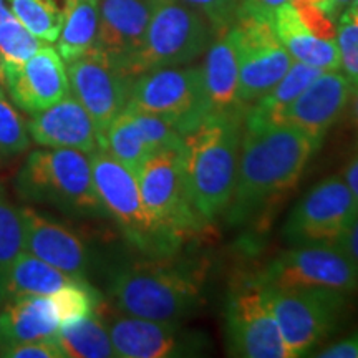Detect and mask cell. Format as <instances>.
<instances>
[{"mask_svg": "<svg viewBox=\"0 0 358 358\" xmlns=\"http://www.w3.org/2000/svg\"><path fill=\"white\" fill-rule=\"evenodd\" d=\"M320 146L301 129L245 118L236 186L226 217L244 224L287 194Z\"/></svg>", "mask_w": 358, "mask_h": 358, "instance_id": "cell-1", "label": "cell"}, {"mask_svg": "<svg viewBox=\"0 0 358 358\" xmlns=\"http://www.w3.org/2000/svg\"><path fill=\"white\" fill-rule=\"evenodd\" d=\"M245 111L208 113L182 133L181 161L196 213L211 222L226 213L236 186Z\"/></svg>", "mask_w": 358, "mask_h": 358, "instance_id": "cell-2", "label": "cell"}, {"mask_svg": "<svg viewBox=\"0 0 358 358\" xmlns=\"http://www.w3.org/2000/svg\"><path fill=\"white\" fill-rule=\"evenodd\" d=\"M171 257L148 256L120 267L110 280L113 306L127 315L174 324L196 313L203 303L201 277Z\"/></svg>", "mask_w": 358, "mask_h": 358, "instance_id": "cell-3", "label": "cell"}, {"mask_svg": "<svg viewBox=\"0 0 358 358\" xmlns=\"http://www.w3.org/2000/svg\"><path fill=\"white\" fill-rule=\"evenodd\" d=\"M15 186L22 199L53 206L70 216H108L96 192L90 156L82 151L34 150L17 174Z\"/></svg>", "mask_w": 358, "mask_h": 358, "instance_id": "cell-4", "label": "cell"}, {"mask_svg": "<svg viewBox=\"0 0 358 358\" xmlns=\"http://www.w3.org/2000/svg\"><path fill=\"white\" fill-rule=\"evenodd\" d=\"M88 156L103 208L115 219L124 237L150 257L173 256L182 241L169 234L148 213L136 174L100 148Z\"/></svg>", "mask_w": 358, "mask_h": 358, "instance_id": "cell-5", "label": "cell"}, {"mask_svg": "<svg viewBox=\"0 0 358 358\" xmlns=\"http://www.w3.org/2000/svg\"><path fill=\"white\" fill-rule=\"evenodd\" d=\"M261 292L290 358L308 355L324 342L337 329L348 307V294L332 289L261 287Z\"/></svg>", "mask_w": 358, "mask_h": 358, "instance_id": "cell-6", "label": "cell"}, {"mask_svg": "<svg viewBox=\"0 0 358 358\" xmlns=\"http://www.w3.org/2000/svg\"><path fill=\"white\" fill-rule=\"evenodd\" d=\"M213 25L203 13L179 0H159L140 52L128 66L129 77L164 66H181L208 50Z\"/></svg>", "mask_w": 358, "mask_h": 358, "instance_id": "cell-7", "label": "cell"}, {"mask_svg": "<svg viewBox=\"0 0 358 358\" xmlns=\"http://www.w3.org/2000/svg\"><path fill=\"white\" fill-rule=\"evenodd\" d=\"M128 110L156 115L185 133L209 113L203 70L199 66H164L133 78Z\"/></svg>", "mask_w": 358, "mask_h": 358, "instance_id": "cell-8", "label": "cell"}, {"mask_svg": "<svg viewBox=\"0 0 358 358\" xmlns=\"http://www.w3.org/2000/svg\"><path fill=\"white\" fill-rule=\"evenodd\" d=\"M134 174L148 213L169 234L185 241L187 236L203 231L206 222L196 213L187 192L181 148L156 151L143 161Z\"/></svg>", "mask_w": 358, "mask_h": 358, "instance_id": "cell-9", "label": "cell"}, {"mask_svg": "<svg viewBox=\"0 0 358 358\" xmlns=\"http://www.w3.org/2000/svg\"><path fill=\"white\" fill-rule=\"evenodd\" d=\"M229 35L239 70L237 98L248 110L280 82L294 64V58L267 20L237 15L229 27Z\"/></svg>", "mask_w": 358, "mask_h": 358, "instance_id": "cell-10", "label": "cell"}, {"mask_svg": "<svg viewBox=\"0 0 358 358\" xmlns=\"http://www.w3.org/2000/svg\"><path fill=\"white\" fill-rule=\"evenodd\" d=\"M257 285L275 289H358V267L337 244H308L282 252L259 275Z\"/></svg>", "mask_w": 358, "mask_h": 358, "instance_id": "cell-11", "label": "cell"}, {"mask_svg": "<svg viewBox=\"0 0 358 358\" xmlns=\"http://www.w3.org/2000/svg\"><path fill=\"white\" fill-rule=\"evenodd\" d=\"M357 219V194L343 176H329L295 204L285 221L284 237L294 245L332 244Z\"/></svg>", "mask_w": 358, "mask_h": 358, "instance_id": "cell-12", "label": "cell"}, {"mask_svg": "<svg viewBox=\"0 0 358 358\" xmlns=\"http://www.w3.org/2000/svg\"><path fill=\"white\" fill-rule=\"evenodd\" d=\"M70 93L92 116L100 134L127 108L133 77L116 66L105 53L92 48L66 64ZM100 145V143H98Z\"/></svg>", "mask_w": 358, "mask_h": 358, "instance_id": "cell-13", "label": "cell"}, {"mask_svg": "<svg viewBox=\"0 0 358 358\" xmlns=\"http://www.w3.org/2000/svg\"><path fill=\"white\" fill-rule=\"evenodd\" d=\"M227 352L243 358H290L259 285H248L226 307Z\"/></svg>", "mask_w": 358, "mask_h": 358, "instance_id": "cell-14", "label": "cell"}, {"mask_svg": "<svg viewBox=\"0 0 358 358\" xmlns=\"http://www.w3.org/2000/svg\"><path fill=\"white\" fill-rule=\"evenodd\" d=\"M116 357L173 358L196 357L204 350L201 334L182 330L174 322H156L122 313L105 322Z\"/></svg>", "mask_w": 358, "mask_h": 358, "instance_id": "cell-15", "label": "cell"}, {"mask_svg": "<svg viewBox=\"0 0 358 358\" xmlns=\"http://www.w3.org/2000/svg\"><path fill=\"white\" fill-rule=\"evenodd\" d=\"M0 80L13 105L30 115L50 108L70 93L64 60L48 45L24 64L0 66Z\"/></svg>", "mask_w": 358, "mask_h": 358, "instance_id": "cell-16", "label": "cell"}, {"mask_svg": "<svg viewBox=\"0 0 358 358\" xmlns=\"http://www.w3.org/2000/svg\"><path fill=\"white\" fill-rule=\"evenodd\" d=\"M353 87L340 70L322 71L282 113L275 123L297 128L322 146L330 128L345 113Z\"/></svg>", "mask_w": 358, "mask_h": 358, "instance_id": "cell-17", "label": "cell"}, {"mask_svg": "<svg viewBox=\"0 0 358 358\" xmlns=\"http://www.w3.org/2000/svg\"><path fill=\"white\" fill-rule=\"evenodd\" d=\"M158 2L159 0H100V20L93 48L105 53L128 75V66L140 52Z\"/></svg>", "mask_w": 358, "mask_h": 358, "instance_id": "cell-18", "label": "cell"}, {"mask_svg": "<svg viewBox=\"0 0 358 358\" xmlns=\"http://www.w3.org/2000/svg\"><path fill=\"white\" fill-rule=\"evenodd\" d=\"M24 224V249L66 274L85 279L92 267L88 245L65 224L53 221L37 209L20 208Z\"/></svg>", "mask_w": 358, "mask_h": 358, "instance_id": "cell-19", "label": "cell"}, {"mask_svg": "<svg viewBox=\"0 0 358 358\" xmlns=\"http://www.w3.org/2000/svg\"><path fill=\"white\" fill-rule=\"evenodd\" d=\"M27 128L30 138L45 148H66L87 155L100 148L92 116L71 93L50 108L34 113Z\"/></svg>", "mask_w": 358, "mask_h": 358, "instance_id": "cell-20", "label": "cell"}, {"mask_svg": "<svg viewBox=\"0 0 358 358\" xmlns=\"http://www.w3.org/2000/svg\"><path fill=\"white\" fill-rule=\"evenodd\" d=\"M60 329L48 295H24L0 306V352L30 342L57 337Z\"/></svg>", "mask_w": 358, "mask_h": 358, "instance_id": "cell-21", "label": "cell"}, {"mask_svg": "<svg viewBox=\"0 0 358 358\" xmlns=\"http://www.w3.org/2000/svg\"><path fill=\"white\" fill-rule=\"evenodd\" d=\"M274 32L295 62L322 71L340 70L337 40L320 37L303 24L290 2L284 3L271 20Z\"/></svg>", "mask_w": 358, "mask_h": 358, "instance_id": "cell-22", "label": "cell"}, {"mask_svg": "<svg viewBox=\"0 0 358 358\" xmlns=\"http://www.w3.org/2000/svg\"><path fill=\"white\" fill-rule=\"evenodd\" d=\"M201 70L209 113L245 111L237 98L239 70L229 29L219 32L217 40L209 45Z\"/></svg>", "mask_w": 358, "mask_h": 358, "instance_id": "cell-23", "label": "cell"}, {"mask_svg": "<svg viewBox=\"0 0 358 358\" xmlns=\"http://www.w3.org/2000/svg\"><path fill=\"white\" fill-rule=\"evenodd\" d=\"M82 280L87 279L66 274L24 249L10 268L3 302L8 299L24 297V295H52L65 285L77 284Z\"/></svg>", "mask_w": 358, "mask_h": 358, "instance_id": "cell-24", "label": "cell"}, {"mask_svg": "<svg viewBox=\"0 0 358 358\" xmlns=\"http://www.w3.org/2000/svg\"><path fill=\"white\" fill-rule=\"evenodd\" d=\"M100 20V0H64V27L57 38L62 60L73 62L92 50Z\"/></svg>", "mask_w": 358, "mask_h": 358, "instance_id": "cell-25", "label": "cell"}, {"mask_svg": "<svg viewBox=\"0 0 358 358\" xmlns=\"http://www.w3.org/2000/svg\"><path fill=\"white\" fill-rule=\"evenodd\" d=\"M65 357L71 358H110L116 357L108 329L100 312L60 325L57 334Z\"/></svg>", "mask_w": 358, "mask_h": 358, "instance_id": "cell-26", "label": "cell"}, {"mask_svg": "<svg viewBox=\"0 0 358 358\" xmlns=\"http://www.w3.org/2000/svg\"><path fill=\"white\" fill-rule=\"evenodd\" d=\"M98 143H100V150L113 156L133 173L138 171L148 156L153 155V150L148 145L133 111L127 108L100 134Z\"/></svg>", "mask_w": 358, "mask_h": 358, "instance_id": "cell-27", "label": "cell"}, {"mask_svg": "<svg viewBox=\"0 0 358 358\" xmlns=\"http://www.w3.org/2000/svg\"><path fill=\"white\" fill-rule=\"evenodd\" d=\"M322 73V70L313 69L301 62L290 65L287 73L280 78L267 95H264L257 103L245 110V118L261 120V122L275 123L277 116L297 98L301 93Z\"/></svg>", "mask_w": 358, "mask_h": 358, "instance_id": "cell-28", "label": "cell"}, {"mask_svg": "<svg viewBox=\"0 0 358 358\" xmlns=\"http://www.w3.org/2000/svg\"><path fill=\"white\" fill-rule=\"evenodd\" d=\"M17 20L45 43L57 42L64 27V7L57 0H7Z\"/></svg>", "mask_w": 358, "mask_h": 358, "instance_id": "cell-29", "label": "cell"}, {"mask_svg": "<svg viewBox=\"0 0 358 358\" xmlns=\"http://www.w3.org/2000/svg\"><path fill=\"white\" fill-rule=\"evenodd\" d=\"M24 250V224L20 209L8 198L0 182V306L3 303L6 284L15 259Z\"/></svg>", "mask_w": 358, "mask_h": 358, "instance_id": "cell-30", "label": "cell"}, {"mask_svg": "<svg viewBox=\"0 0 358 358\" xmlns=\"http://www.w3.org/2000/svg\"><path fill=\"white\" fill-rule=\"evenodd\" d=\"M42 47V40L30 34L13 13L0 20V66L24 64Z\"/></svg>", "mask_w": 358, "mask_h": 358, "instance_id": "cell-31", "label": "cell"}, {"mask_svg": "<svg viewBox=\"0 0 358 358\" xmlns=\"http://www.w3.org/2000/svg\"><path fill=\"white\" fill-rule=\"evenodd\" d=\"M48 297L55 308L60 325L87 317L96 312L101 306V297L87 280L65 285Z\"/></svg>", "mask_w": 358, "mask_h": 358, "instance_id": "cell-32", "label": "cell"}, {"mask_svg": "<svg viewBox=\"0 0 358 358\" xmlns=\"http://www.w3.org/2000/svg\"><path fill=\"white\" fill-rule=\"evenodd\" d=\"M30 146V134L24 116L8 100L6 90L0 87V158H12Z\"/></svg>", "mask_w": 358, "mask_h": 358, "instance_id": "cell-33", "label": "cell"}, {"mask_svg": "<svg viewBox=\"0 0 358 358\" xmlns=\"http://www.w3.org/2000/svg\"><path fill=\"white\" fill-rule=\"evenodd\" d=\"M337 47L340 71L345 75L353 90H358V8L348 7L340 13L337 24Z\"/></svg>", "mask_w": 358, "mask_h": 358, "instance_id": "cell-34", "label": "cell"}, {"mask_svg": "<svg viewBox=\"0 0 358 358\" xmlns=\"http://www.w3.org/2000/svg\"><path fill=\"white\" fill-rule=\"evenodd\" d=\"M203 13L214 30L224 32L236 20L241 0H179Z\"/></svg>", "mask_w": 358, "mask_h": 358, "instance_id": "cell-35", "label": "cell"}, {"mask_svg": "<svg viewBox=\"0 0 358 358\" xmlns=\"http://www.w3.org/2000/svg\"><path fill=\"white\" fill-rule=\"evenodd\" d=\"M0 357L6 358H65L57 337L30 340L19 345L0 352Z\"/></svg>", "mask_w": 358, "mask_h": 358, "instance_id": "cell-36", "label": "cell"}, {"mask_svg": "<svg viewBox=\"0 0 358 358\" xmlns=\"http://www.w3.org/2000/svg\"><path fill=\"white\" fill-rule=\"evenodd\" d=\"M289 0H241L237 15H249L271 22L274 13Z\"/></svg>", "mask_w": 358, "mask_h": 358, "instance_id": "cell-37", "label": "cell"}, {"mask_svg": "<svg viewBox=\"0 0 358 358\" xmlns=\"http://www.w3.org/2000/svg\"><path fill=\"white\" fill-rule=\"evenodd\" d=\"M313 357L320 358H358V332L348 335L347 338L340 340L334 345L324 348L319 353H313Z\"/></svg>", "mask_w": 358, "mask_h": 358, "instance_id": "cell-38", "label": "cell"}, {"mask_svg": "<svg viewBox=\"0 0 358 358\" xmlns=\"http://www.w3.org/2000/svg\"><path fill=\"white\" fill-rule=\"evenodd\" d=\"M338 248L343 249V252L357 264L358 267V219L352 224V227L335 243Z\"/></svg>", "mask_w": 358, "mask_h": 358, "instance_id": "cell-39", "label": "cell"}, {"mask_svg": "<svg viewBox=\"0 0 358 358\" xmlns=\"http://www.w3.org/2000/svg\"><path fill=\"white\" fill-rule=\"evenodd\" d=\"M343 179H345L347 185L350 186V189L355 192L358 198V155L353 156L350 163L347 164V168L343 169Z\"/></svg>", "mask_w": 358, "mask_h": 358, "instance_id": "cell-40", "label": "cell"}, {"mask_svg": "<svg viewBox=\"0 0 358 358\" xmlns=\"http://www.w3.org/2000/svg\"><path fill=\"white\" fill-rule=\"evenodd\" d=\"M348 118H350V124L353 133H355V140L358 145V90L353 92V95L350 98V103H348Z\"/></svg>", "mask_w": 358, "mask_h": 358, "instance_id": "cell-41", "label": "cell"}, {"mask_svg": "<svg viewBox=\"0 0 358 358\" xmlns=\"http://www.w3.org/2000/svg\"><path fill=\"white\" fill-rule=\"evenodd\" d=\"M352 2L353 0H334V12L337 15V19L340 17V13L352 6Z\"/></svg>", "mask_w": 358, "mask_h": 358, "instance_id": "cell-42", "label": "cell"}, {"mask_svg": "<svg viewBox=\"0 0 358 358\" xmlns=\"http://www.w3.org/2000/svg\"><path fill=\"white\" fill-rule=\"evenodd\" d=\"M352 7H357V8H358V0H353V2H352Z\"/></svg>", "mask_w": 358, "mask_h": 358, "instance_id": "cell-43", "label": "cell"}]
</instances>
